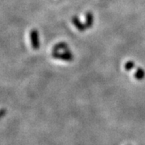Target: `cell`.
<instances>
[{"mask_svg":"<svg viewBox=\"0 0 145 145\" xmlns=\"http://www.w3.org/2000/svg\"><path fill=\"white\" fill-rule=\"evenodd\" d=\"M6 113H7V110H6L5 108L0 109V119H2V118L5 115Z\"/></svg>","mask_w":145,"mask_h":145,"instance_id":"8","label":"cell"},{"mask_svg":"<svg viewBox=\"0 0 145 145\" xmlns=\"http://www.w3.org/2000/svg\"><path fill=\"white\" fill-rule=\"evenodd\" d=\"M135 62L134 61H129L125 63L124 69L127 71H131V70H132L135 68Z\"/></svg>","mask_w":145,"mask_h":145,"instance_id":"7","label":"cell"},{"mask_svg":"<svg viewBox=\"0 0 145 145\" xmlns=\"http://www.w3.org/2000/svg\"><path fill=\"white\" fill-rule=\"evenodd\" d=\"M66 49H69V46L65 42H60L57 44H55L52 48V52H61V51H65Z\"/></svg>","mask_w":145,"mask_h":145,"instance_id":"5","label":"cell"},{"mask_svg":"<svg viewBox=\"0 0 145 145\" xmlns=\"http://www.w3.org/2000/svg\"><path fill=\"white\" fill-rule=\"evenodd\" d=\"M93 24V15L91 11H87L85 16V25L86 28H91Z\"/></svg>","mask_w":145,"mask_h":145,"instance_id":"4","label":"cell"},{"mask_svg":"<svg viewBox=\"0 0 145 145\" xmlns=\"http://www.w3.org/2000/svg\"><path fill=\"white\" fill-rule=\"evenodd\" d=\"M134 76H135V78L136 80H138V81H142L145 77L144 70L142 68H137L135 74H134Z\"/></svg>","mask_w":145,"mask_h":145,"instance_id":"6","label":"cell"},{"mask_svg":"<svg viewBox=\"0 0 145 145\" xmlns=\"http://www.w3.org/2000/svg\"><path fill=\"white\" fill-rule=\"evenodd\" d=\"M72 23L73 24V25L75 26V27L78 29V31H86V29H87L86 25H85V24H83L78 16H73L72 17Z\"/></svg>","mask_w":145,"mask_h":145,"instance_id":"3","label":"cell"},{"mask_svg":"<svg viewBox=\"0 0 145 145\" xmlns=\"http://www.w3.org/2000/svg\"><path fill=\"white\" fill-rule=\"evenodd\" d=\"M30 40H31V47L33 49L37 50L40 48V38H39V32L36 29H32L30 31Z\"/></svg>","mask_w":145,"mask_h":145,"instance_id":"2","label":"cell"},{"mask_svg":"<svg viewBox=\"0 0 145 145\" xmlns=\"http://www.w3.org/2000/svg\"><path fill=\"white\" fill-rule=\"evenodd\" d=\"M52 56L56 60H61V61H72L73 60V55L72 54L71 51L69 50V48L63 51V52H52Z\"/></svg>","mask_w":145,"mask_h":145,"instance_id":"1","label":"cell"}]
</instances>
